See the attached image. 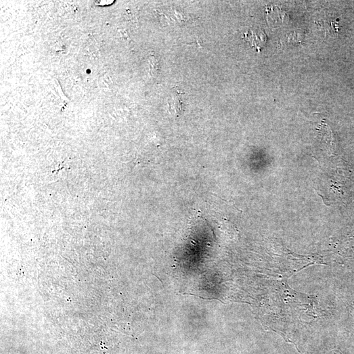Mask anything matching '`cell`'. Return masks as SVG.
Masks as SVG:
<instances>
[{"label":"cell","instance_id":"cell-1","mask_svg":"<svg viewBox=\"0 0 354 354\" xmlns=\"http://www.w3.org/2000/svg\"><path fill=\"white\" fill-rule=\"evenodd\" d=\"M244 37L246 41L250 43L258 51H260L267 42V37L266 33L260 29L249 30L248 32L244 33Z\"/></svg>","mask_w":354,"mask_h":354}]
</instances>
